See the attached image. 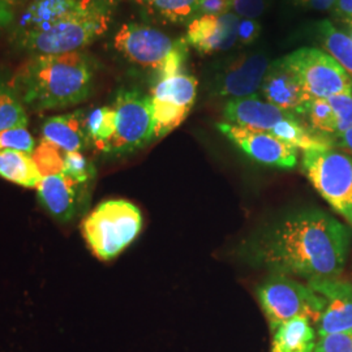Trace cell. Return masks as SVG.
<instances>
[{
    "mask_svg": "<svg viewBox=\"0 0 352 352\" xmlns=\"http://www.w3.org/2000/svg\"><path fill=\"white\" fill-rule=\"evenodd\" d=\"M272 352H280V351H279V350H278L277 347H274V346H273V349H272Z\"/></svg>",
    "mask_w": 352,
    "mask_h": 352,
    "instance_id": "obj_40",
    "label": "cell"
},
{
    "mask_svg": "<svg viewBox=\"0 0 352 352\" xmlns=\"http://www.w3.org/2000/svg\"><path fill=\"white\" fill-rule=\"evenodd\" d=\"M217 128L258 164L285 170H291L298 164V149L267 132L234 126L227 122L217 123Z\"/></svg>",
    "mask_w": 352,
    "mask_h": 352,
    "instance_id": "obj_11",
    "label": "cell"
},
{
    "mask_svg": "<svg viewBox=\"0 0 352 352\" xmlns=\"http://www.w3.org/2000/svg\"><path fill=\"white\" fill-rule=\"evenodd\" d=\"M261 91L266 102L289 113L304 115L305 106L309 101L298 76L291 71L283 59L269 67Z\"/></svg>",
    "mask_w": 352,
    "mask_h": 352,
    "instance_id": "obj_16",
    "label": "cell"
},
{
    "mask_svg": "<svg viewBox=\"0 0 352 352\" xmlns=\"http://www.w3.org/2000/svg\"><path fill=\"white\" fill-rule=\"evenodd\" d=\"M87 135L90 142L100 151H106L116 131V113L113 106H103L87 116Z\"/></svg>",
    "mask_w": 352,
    "mask_h": 352,
    "instance_id": "obj_23",
    "label": "cell"
},
{
    "mask_svg": "<svg viewBox=\"0 0 352 352\" xmlns=\"http://www.w3.org/2000/svg\"><path fill=\"white\" fill-rule=\"evenodd\" d=\"M327 100L330 103L336 116V136L340 138L342 133H344L352 126V94H337L329 97Z\"/></svg>",
    "mask_w": 352,
    "mask_h": 352,
    "instance_id": "obj_30",
    "label": "cell"
},
{
    "mask_svg": "<svg viewBox=\"0 0 352 352\" xmlns=\"http://www.w3.org/2000/svg\"><path fill=\"white\" fill-rule=\"evenodd\" d=\"M170 23H183L197 11L199 0H135Z\"/></svg>",
    "mask_w": 352,
    "mask_h": 352,
    "instance_id": "obj_25",
    "label": "cell"
},
{
    "mask_svg": "<svg viewBox=\"0 0 352 352\" xmlns=\"http://www.w3.org/2000/svg\"><path fill=\"white\" fill-rule=\"evenodd\" d=\"M302 170L322 199L352 226V158L331 146L304 151Z\"/></svg>",
    "mask_w": 352,
    "mask_h": 352,
    "instance_id": "obj_5",
    "label": "cell"
},
{
    "mask_svg": "<svg viewBox=\"0 0 352 352\" xmlns=\"http://www.w3.org/2000/svg\"><path fill=\"white\" fill-rule=\"evenodd\" d=\"M116 4L118 0H101L50 25L19 32L17 42L34 55L82 51L106 33Z\"/></svg>",
    "mask_w": 352,
    "mask_h": 352,
    "instance_id": "obj_3",
    "label": "cell"
},
{
    "mask_svg": "<svg viewBox=\"0 0 352 352\" xmlns=\"http://www.w3.org/2000/svg\"><path fill=\"white\" fill-rule=\"evenodd\" d=\"M304 115L308 116L311 126L321 133H337V123L333 109L327 98L309 100L305 106Z\"/></svg>",
    "mask_w": 352,
    "mask_h": 352,
    "instance_id": "obj_27",
    "label": "cell"
},
{
    "mask_svg": "<svg viewBox=\"0 0 352 352\" xmlns=\"http://www.w3.org/2000/svg\"><path fill=\"white\" fill-rule=\"evenodd\" d=\"M63 174L75 179L76 182L81 184L88 186L89 182L94 179L96 170L81 151H72L65 153L64 155Z\"/></svg>",
    "mask_w": 352,
    "mask_h": 352,
    "instance_id": "obj_28",
    "label": "cell"
},
{
    "mask_svg": "<svg viewBox=\"0 0 352 352\" xmlns=\"http://www.w3.org/2000/svg\"><path fill=\"white\" fill-rule=\"evenodd\" d=\"M223 115L230 124L269 133L278 123L295 113L282 110L269 102L261 101L254 94L244 98H232L227 102Z\"/></svg>",
    "mask_w": 352,
    "mask_h": 352,
    "instance_id": "obj_17",
    "label": "cell"
},
{
    "mask_svg": "<svg viewBox=\"0 0 352 352\" xmlns=\"http://www.w3.org/2000/svg\"><path fill=\"white\" fill-rule=\"evenodd\" d=\"M85 122L87 116L80 110L49 118L42 126V140L64 153L81 151L89 141Z\"/></svg>",
    "mask_w": 352,
    "mask_h": 352,
    "instance_id": "obj_18",
    "label": "cell"
},
{
    "mask_svg": "<svg viewBox=\"0 0 352 352\" xmlns=\"http://www.w3.org/2000/svg\"><path fill=\"white\" fill-rule=\"evenodd\" d=\"M179 39L149 25L128 23L120 26L113 37V47L131 63L161 71L174 52Z\"/></svg>",
    "mask_w": 352,
    "mask_h": 352,
    "instance_id": "obj_10",
    "label": "cell"
},
{
    "mask_svg": "<svg viewBox=\"0 0 352 352\" xmlns=\"http://www.w3.org/2000/svg\"><path fill=\"white\" fill-rule=\"evenodd\" d=\"M352 26V25H351ZM351 26H350V28H351Z\"/></svg>",
    "mask_w": 352,
    "mask_h": 352,
    "instance_id": "obj_41",
    "label": "cell"
},
{
    "mask_svg": "<svg viewBox=\"0 0 352 352\" xmlns=\"http://www.w3.org/2000/svg\"><path fill=\"white\" fill-rule=\"evenodd\" d=\"M318 33L327 54L336 59L352 78V38L340 32L330 21L318 24Z\"/></svg>",
    "mask_w": 352,
    "mask_h": 352,
    "instance_id": "obj_22",
    "label": "cell"
},
{
    "mask_svg": "<svg viewBox=\"0 0 352 352\" xmlns=\"http://www.w3.org/2000/svg\"><path fill=\"white\" fill-rule=\"evenodd\" d=\"M282 59L298 76L309 100L352 94L351 77L327 52L315 47H302Z\"/></svg>",
    "mask_w": 352,
    "mask_h": 352,
    "instance_id": "obj_7",
    "label": "cell"
},
{
    "mask_svg": "<svg viewBox=\"0 0 352 352\" xmlns=\"http://www.w3.org/2000/svg\"><path fill=\"white\" fill-rule=\"evenodd\" d=\"M197 96V78L177 74L158 78L151 89L153 136L162 139L188 116Z\"/></svg>",
    "mask_w": 352,
    "mask_h": 352,
    "instance_id": "obj_9",
    "label": "cell"
},
{
    "mask_svg": "<svg viewBox=\"0 0 352 352\" xmlns=\"http://www.w3.org/2000/svg\"><path fill=\"white\" fill-rule=\"evenodd\" d=\"M320 294L327 305L317 321L318 336L352 333V285L337 278L314 279L308 285Z\"/></svg>",
    "mask_w": 352,
    "mask_h": 352,
    "instance_id": "obj_12",
    "label": "cell"
},
{
    "mask_svg": "<svg viewBox=\"0 0 352 352\" xmlns=\"http://www.w3.org/2000/svg\"><path fill=\"white\" fill-rule=\"evenodd\" d=\"M26 126L28 113L24 103L12 82H7L0 77V132Z\"/></svg>",
    "mask_w": 352,
    "mask_h": 352,
    "instance_id": "obj_24",
    "label": "cell"
},
{
    "mask_svg": "<svg viewBox=\"0 0 352 352\" xmlns=\"http://www.w3.org/2000/svg\"><path fill=\"white\" fill-rule=\"evenodd\" d=\"M333 10L343 23L352 25V0H337Z\"/></svg>",
    "mask_w": 352,
    "mask_h": 352,
    "instance_id": "obj_35",
    "label": "cell"
},
{
    "mask_svg": "<svg viewBox=\"0 0 352 352\" xmlns=\"http://www.w3.org/2000/svg\"><path fill=\"white\" fill-rule=\"evenodd\" d=\"M98 1L101 0H34L24 13L20 32L50 25Z\"/></svg>",
    "mask_w": 352,
    "mask_h": 352,
    "instance_id": "obj_19",
    "label": "cell"
},
{
    "mask_svg": "<svg viewBox=\"0 0 352 352\" xmlns=\"http://www.w3.org/2000/svg\"><path fill=\"white\" fill-rule=\"evenodd\" d=\"M230 10L241 19H256L263 14L264 0H228Z\"/></svg>",
    "mask_w": 352,
    "mask_h": 352,
    "instance_id": "obj_32",
    "label": "cell"
},
{
    "mask_svg": "<svg viewBox=\"0 0 352 352\" xmlns=\"http://www.w3.org/2000/svg\"><path fill=\"white\" fill-rule=\"evenodd\" d=\"M0 177L25 188H37L43 179L30 154L0 151Z\"/></svg>",
    "mask_w": 352,
    "mask_h": 352,
    "instance_id": "obj_21",
    "label": "cell"
},
{
    "mask_svg": "<svg viewBox=\"0 0 352 352\" xmlns=\"http://www.w3.org/2000/svg\"><path fill=\"white\" fill-rule=\"evenodd\" d=\"M349 228L320 210L294 214L261 241V261L280 274L314 279L337 278L350 248Z\"/></svg>",
    "mask_w": 352,
    "mask_h": 352,
    "instance_id": "obj_1",
    "label": "cell"
},
{
    "mask_svg": "<svg viewBox=\"0 0 352 352\" xmlns=\"http://www.w3.org/2000/svg\"><path fill=\"white\" fill-rule=\"evenodd\" d=\"M230 11L228 0H199L197 11L201 14H223Z\"/></svg>",
    "mask_w": 352,
    "mask_h": 352,
    "instance_id": "obj_34",
    "label": "cell"
},
{
    "mask_svg": "<svg viewBox=\"0 0 352 352\" xmlns=\"http://www.w3.org/2000/svg\"><path fill=\"white\" fill-rule=\"evenodd\" d=\"M94 65L82 51L36 54L23 64L12 85L25 107L34 111L56 110L88 100Z\"/></svg>",
    "mask_w": 352,
    "mask_h": 352,
    "instance_id": "obj_2",
    "label": "cell"
},
{
    "mask_svg": "<svg viewBox=\"0 0 352 352\" xmlns=\"http://www.w3.org/2000/svg\"><path fill=\"white\" fill-rule=\"evenodd\" d=\"M36 149V141L26 126H16L0 132V151H23L33 154Z\"/></svg>",
    "mask_w": 352,
    "mask_h": 352,
    "instance_id": "obj_29",
    "label": "cell"
},
{
    "mask_svg": "<svg viewBox=\"0 0 352 352\" xmlns=\"http://www.w3.org/2000/svg\"><path fill=\"white\" fill-rule=\"evenodd\" d=\"M116 131L104 153L126 154L138 151L153 139L151 96L138 89H120L113 100Z\"/></svg>",
    "mask_w": 352,
    "mask_h": 352,
    "instance_id": "obj_8",
    "label": "cell"
},
{
    "mask_svg": "<svg viewBox=\"0 0 352 352\" xmlns=\"http://www.w3.org/2000/svg\"><path fill=\"white\" fill-rule=\"evenodd\" d=\"M16 4H17V0H0V11L13 16Z\"/></svg>",
    "mask_w": 352,
    "mask_h": 352,
    "instance_id": "obj_38",
    "label": "cell"
},
{
    "mask_svg": "<svg viewBox=\"0 0 352 352\" xmlns=\"http://www.w3.org/2000/svg\"><path fill=\"white\" fill-rule=\"evenodd\" d=\"M261 33V26L252 19H240L238 25V42L240 45H252Z\"/></svg>",
    "mask_w": 352,
    "mask_h": 352,
    "instance_id": "obj_33",
    "label": "cell"
},
{
    "mask_svg": "<svg viewBox=\"0 0 352 352\" xmlns=\"http://www.w3.org/2000/svg\"><path fill=\"white\" fill-rule=\"evenodd\" d=\"M269 67V60L263 54L241 55L218 77L217 94L232 98L254 96L263 87Z\"/></svg>",
    "mask_w": 352,
    "mask_h": 352,
    "instance_id": "obj_14",
    "label": "cell"
},
{
    "mask_svg": "<svg viewBox=\"0 0 352 352\" xmlns=\"http://www.w3.org/2000/svg\"><path fill=\"white\" fill-rule=\"evenodd\" d=\"M12 20L13 16H10V14L0 11V28H4V26L8 25Z\"/></svg>",
    "mask_w": 352,
    "mask_h": 352,
    "instance_id": "obj_39",
    "label": "cell"
},
{
    "mask_svg": "<svg viewBox=\"0 0 352 352\" xmlns=\"http://www.w3.org/2000/svg\"><path fill=\"white\" fill-rule=\"evenodd\" d=\"M64 155L65 153L52 145L50 142L42 140L41 144L36 146L32 154L34 164H37L41 175L50 176L62 174L64 168Z\"/></svg>",
    "mask_w": 352,
    "mask_h": 352,
    "instance_id": "obj_26",
    "label": "cell"
},
{
    "mask_svg": "<svg viewBox=\"0 0 352 352\" xmlns=\"http://www.w3.org/2000/svg\"><path fill=\"white\" fill-rule=\"evenodd\" d=\"M302 4L316 11H329L333 10L337 0H302Z\"/></svg>",
    "mask_w": 352,
    "mask_h": 352,
    "instance_id": "obj_36",
    "label": "cell"
},
{
    "mask_svg": "<svg viewBox=\"0 0 352 352\" xmlns=\"http://www.w3.org/2000/svg\"><path fill=\"white\" fill-rule=\"evenodd\" d=\"M273 346L280 352H314L315 329L307 317H295L276 330Z\"/></svg>",
    "mask_w": 352,
    "mask_h": 352,
    "instance_id": "obj_20",
    "label": "cell"
},
{
    "mask_svg": "<svg viewBox=\"0 0 352 352\" xmlns=\"http://www.w3.org/2000/svg\"><path fill=\"white\" fill-rule=\"evenodd\" d=\"M314 352H352V333H336L320 337Z\"/></svg>",
    "mask_w": 352,
    "mask_h": 352,
    "instance_id": "obj_31",
    "label": "cell"
},
{
    "mask_svg": "<svg viewBox=\"0 0 352 352\" xmlns=\"http://www.w3.org/2000/svg\"><path fill=\"white\" fill-rule=\"evenodd\" d=\"M257 295L274 331L295 317H307L317 324L327 305V300L320 294L285 274L269 278L257 289Z\"/></svg>",
    "mask_w": 352,
    "mask_h": 352,
    "instance_id": "obj_6",
    "label": "cell"
},
{
    "mask_svg": "<svg viewBox=\"0 0 352 352\" xmlns=\"http://www.w3.org/2000/svg\"><path fill=\"white\" fill-rule=\"evenodd\" d=\"M338 139H340V146L344 148L346 151H350L352 154V126L349 131L342 133Z\"/></svg>",
    "mask_w": 352,
    "mask_h": 352,
    "instance_id": "obj_37",
    "label": "cell"
},
{
    "mask_svg": "<svg viewBox=\"0 0 352 352\" xmlns=\"http://www.w3.org/2000/svg\"><path fill=\"white\" fill-rule=\"evenodd\" d=\"M239 20L228 12L197 16L188 25L186 41L202 55L230 50L238 42Z\"/></svg>",
    "mask_w": 352,
    "mask_h": 352,
    "instance_id": "obj_13",
    "label": "cell"
},
{
    "mask_svg": "<svg viewBox=\"0 0 352 352\" xmlns=\"http://www.w3.org/2000/svg\"><path fill=\"white\" fill-rule=\"evenodd\" d=\"M142 215L126 200H107L96 206L81 223V232L90 251L101 261L119 256L139 236Z\"/></svg>",
    "mask_w": 352,
    "mask_h": 352,
    "instance_id": "obj_4",
    "label": "cell"
},
{
    "mask_svg": "<svg viewBox=\"0 0 352 352\" xmlns=\"http://www.w3.org/2000/svg\"><path fill=\"white\" fill-rule=\"evenodd\" d=\"M85 184L65 174L45 176L37 186L41 205L60 222L71 221L82 202Z\"/></svg>",
    "mask_w": 352,
    "mask_h": 352,
    "instance_id": "obj_15",
    "label": "cell"
}]
</instances>
